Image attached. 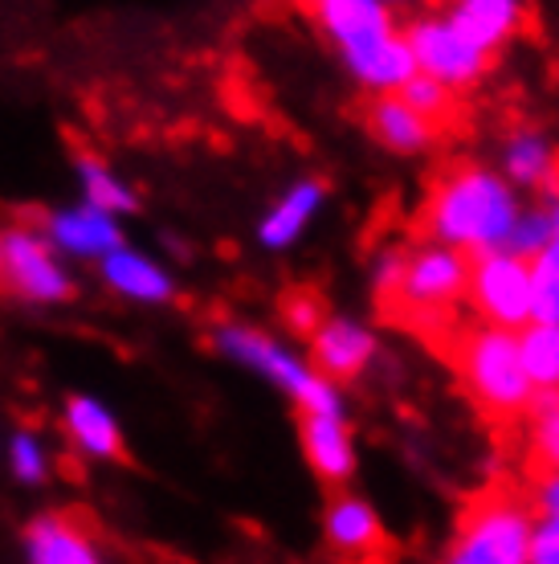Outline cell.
<instances>
[{"label": "cell", "instance_id": "1", "mask_svg": "<svg viewBox=\"0 0 559 564\" xmlns=\"http://www.w3.org/2000/svg\"><path fill=\"white\" fill-rule=\"evenodd\" d=\"M523 209V193L494 164L462 160L437 176L420 209V229L437 246H449L462 258H482L506 250Z\"/></svg>", "mask_w": 559, "mask_h": 564}, {"label": "cell", "instance_id": "2", "mask_svg": "<svg viewBox=\"0 0 559 564\" xmlns=\"http://www.w3.org/2000/svg\"><path fill=\"white\" fill-rule=\"evenodd\" d=\"M310 17L322 42L331 45L368 95H396L417 74L405 42V25L380 0H310Z\"/></svg>", "mask_w": 559, "mask_h": 564}, {"label": "cell", "instance_id": "3", "mask_svg": "<svg viewBox=\"0 0 559 564\" xmlns=\"http://www.w3.org/2000/svg\"><path fill=\"white\" fill-rule=\"evenodd\" d=\"M465 274L470 258L425 238L405 250H380L372 262V291L380 307L408 327H449L458 307H465Z\"/></svg>", "mask_w": 559, "mask_h": 564}, {"label": "cell", "instance_id": "4", "mask_svg": "<svg viewBox=\"0 0 559 564\" xmlns=\"http://www.w3.org/2000/svg\"><path fill=\"white\" fill-rule=\"evenodd\" d=\"M212 348L221 360H229L233 368L250 372L257 381H266L270 389H278L282 397H291L298 413H327V410H348L343 389L331 384L319 368L310 365V356L303 348H294L291 339L274 336L266 327L241 324H217L212 332Z\"/></svg>", "mask_w": 559, "mask_h": 564}, {"label": "cell", "instance_id": "5", "mask_svg": "<svg viewBox=\"0 0 559 564\" xmlns=\"http://www.w3.org/2000/svg\"><path fill=\"white\" fill-rule=\"evenodd\" d=\"M453 368L462 381L465 397L494 422H515L527 417L535 405V389L523 365L518 332L506 327L474 324L465 327L453 344Z\"/></svg>", "mask_w": 559, "mask_h": 564}, {"label": "cell", "instance_id": "6", "mask_svg": "<svg viewBox=\"0 0 559 564\" xmlns=\"http://www.w3.org/2000/svg\"><path fill=\"white\" fill-rule=\"evenodd\" d=\"M535 511L515 491H490L458 516L437 564H527Z\"/></svg>", "mask_w": 559, "mask_h": 564}, {"label": "cell", "instance_id": "7", "mask_svg": "<svg viewBox=\"0 0 559 564\" xmlns=\"http://www.w3.org/2000/svg\"><path fill=\"white\" fill-rule=\"evenodd\" d=\"M0 295L21 307H62L74 295V270L37 226H0Z\"/></svg>", "mask_w": 559, "mask_h": 564}, {"label": "cell", "instance_id": "8", "mask_svg": "<svg viewBox=\"0 0 559 564\" xmlns=\"http://www.w3.org/2000/svg\"><path fill=\"white\" fill-rule=\"evenodd\" d=\"M405 42H408V54H413L417 74L449 86L453 95L474 90L490 74V62H494V57H490L482 45L470 42L441 9H437V13H420L417 21H408Z\"/></svg>", "mask_w": 559, "mask_h": 564}, {"label": "cell", "instance_id": "9", "mask_svg": "<svg viewBox=\"0 0 559 564\" xmlns=\"http://www.w3.org/2000/svg\"><path fill=\"white\" fill-rule=\"evenodd\" d=\"M465 307L478 324L523 332L531 324V267H527V258H515L511 250L470 258Z\"/></svg>", "mask_w": 559, "mask_h": 564}, {"label": "cell", "instance_id": "10", "mask_svg": "<svg viewBox=\"0 0 559 564\" xmlns=\"http://www.w3.org/2000/svg\"><path fill=\"white\" fill-rule=\"evenodd\" d=\"M307 356L327 381L343 389V384L364 381L368 372L376 368L380 336L372 332V324L355 319V315L327 311L319 319V327L307 336Z\"/></svg>", "mask_w": 559, "mask_h": 564}, {"label": "cell", "instance_id": "11", "mask_svg": "<svg viewBox=\"0 0 559 564\" xmlns=\"http://www.w3.org/2000/svg\"><path fill=\"white\" fill-rule=\"evenodd\" d=\"M37 229H42L45 241L57 250V258H66L70 267L74 262H90V267H98V262L123 241L119 217L95 209V205H86V200H66V205L50 209Z\"/></svg>", "mask_w": 559, "mask_h": 564}, {"label": "cell", "instance_id": "12", "mask_svg": "<svg viewBox=\"0 0 559 564\" xmlns=\"http://www.w3.org/2000/svg\"><path fill=\"white\" fill-rule=\"evenodd\" d=\"M298 446L310 475L327 487H348L360 470V442L348 422V410L298 413Z\"/></svg>", "mask_w": 559, "mask_h": 564}, {"label": "cell", "instance_id": "13", "mask_svg": "<svg viewBox=\"0 0 559 564\" xmlns=\"http://www.w3.org/2000/svg\"><path fill=\"white\" fill-rule=\"evenodd\" d=\"M98 279L114 299H123L131 307H168L176 299V274L168 262L155 254L119 241L111 254L98 262Z\"/></svg>", "mask_w": 559, "mask_h": 564}, {"label": "cell", "instance_id": "14", "mask_svg": "<svg viewBox=\"0 0 559 564\" xmlns=\"http://www.w3.org/2000/svg\"><path fill=\"white\" fill-rule=\"evenodd\" d=\"M327 209V184L319 176H303V181H291L278 197L270 200L262 217H257V246L270 250V254H286L298 241L307 238L315 221Z\"/></svg>", "mask_w": 559, "mask_h": 564}, {"label": "cell", "instance_id": "15", "mask_svg": "<svg viewBox=\"0 0 559 564\" xmlns=\"http://www.w3.org/2000/svg\"><path fill=\"white\" fill-rule=\"evenodd\" d=\"M25 564H107V552L83 520L66 511H42L21 536Z\"/></svg>", "mask_w": 559, "mask_h": 564}, {"label": "cell", "instance_id": "16", "mask_svg": "<svg viewBox=\"0 0 559 564\" xmlns=\"http://www.w3.org/2000/svg\"><path fill=\"white\" fill-rule=\"evenodd\" d=\"M322 540L343 561H368L384 544V520L372 508V499L355 491H339L322 508Z\"/></svg>", "mask_w": 559, "mask_h": 564}, {"label": "cell", "instance_id": "17", "mask_svg": "<svg viewBox=\"0 0 559 564\" xmlns=\"http://www.w3.org/2000/svg\"><path fill=\"white\" fill-rule=\"evenodd\" d=\"M62 430H66V442L74 446V454H83L86 463H114L123 454V422L95 393L66 397Z\"/></svg>", "mask_w": 559, "mask_h": 564}, {"label": "cell", "instance_id": "18", "mask_svg": "<svg viewBox=\"0 0 559 564\" xmlns=\"http://www.w3.org/2000/svg\"><path fill=\"white\" fill-rule=\"evenodd\" d=\"M506 181L515 184L518 193H556L559 188V148L556 140L539 128H515L498 148V164Z\"/></svg>", "mask_w": 559, "mask_h": 564}, {"label": "cell", "instance_id": "19", "mask_svg": "<svg viewBox=\"0 0 559 564\" xmlns=\"http://www.w3.org/2000/svg\"><path fill=\"white\" fill-rule=\"evenodd\" d=\"M441 13L490 57L503 54L527 25V0H446Z\"/></svg>", "mask_w": 559, "mask_h": 564}, {"label": "cell", "instance_id": "20", "mask_svg": "<svg viewBox=\"0 0 559 564\" xmlns=\"http://www.w3.org/2000/svg\"><path fill=\"white\" fill-rule=\"evenodd\" d=\"M368 135L392 155H420L437 143V123L425 119L417 107H408L401 95H376L368 102Z\"/></svg>", "mask_w": 559, "mask_h": 564}, {"label": "cell", "instance_id": "21", "mask_svg": "<svg viewBox=\"0 0 559 564\" xmlns=\"http://www.w3.org/2000/svg\"><path fill=\"white\" fill-rule=\"evenodd\" d=\"M74 184H78V200H86V205H95V209H102V213H111L119 221H123L127 213H135V205H140L131 181H127L119 169H111L107 160H98V155H83V160L74 164Z\"/></svg>", "mask_w": 559, "mask_h": 564}, {"label": "cell", "instance_id": "22", "mask_svg": "<svg viewBox=\"0 0 559 564\" xmlns=\"http://www.w3.org/2000/svg\"><path fill=\"white\" fill-rule=\"evenodd\" d=\"M539 200H544L547 221H551V238L527 262L531 267V324H551V319H559V188Z\"/></svg>", "mask_w": 559, "mask_h": 564}, {"label": "cell", "instance_id": "23", "mask_svg": "<svg viewBox=\"0 0 559 564\" xmlns=\"http://www.w3.org/2000/svg\"><path fill=\"white\" fill-rule=\"evenodd\" d=\"M523 365L531 377L535 401L539 397H559V319L551 324H527L518 332Z\"/></svg>", "mask_w": 559, "mask_h": 564}, {"label": "cell", "instance_id": "24", "mask_svg": "<svg viewBox=\"0 0 559 564\" xmlns=\"http://www.w3.org/2000/svg\"><path fill=\"white\" fill-rule=\"evenodd\" d=\"M0 458H4V470L21 487H42L54 475V451H50L45 434H37V430H13L0 446Z\"/></svg>", "mask_w": 559, "mask_h": 564}, {"label": "cell", "instance_id": "25", "mask_svg": "<svg viewBox=\"0 0 559 564\" xmlns=\"http://www.w3.org/2000/svg\"><path fill=\"white\" fill-rule=\"evenodd\" d=\"M527 454L535 475H559V397H539L527 413Z\"/></svg>", "mask_w": 559, "mask_h": 564}, {"label": "cell", "instance_id": "26", "mask_svg": "<svg viewBox=\"0 0 559 564\" xmlns=\"http://www.w3.org/2000/svg\"><path fill=\"white\" fill-rule=\"evenodd\" d=\"M547 238H551V221H547L544 200H535V205L523 200V209H518V217H515V229H511V238H506V250L515 258H527V262H531L547 246Z\"/></svg>", "mask_w": 559, "mask_h": 564}, {"label": "cell", "instance_id": "27", "mask_svg": "<svg viewBox=\"0 0 559 564\" xmlns=\"http://www.w3.org/2000/svg\"><path fill=\"white\" fill-rule=\"evenodd\" d=\"M396 95H401L408 107H417L425 119H434L437 128H441V119H446V115H453V102H458V95H453L449 86L434 83V78H425V74H413Z\"/></svg>", "mask_w": 559, "mask_h": 564}, {"label": "cell", "instance_id": "28", "mask_svg": "<svg viewBox=\"0 0 559 564\" xmlns=\"http://www.w3.org/2000/svg\"><path fill=\"white\" fill-rule=\"evenodd\" d=\"M327 315V307H322L319 295H310V291H294V295L282 299V319H286V327H291L294 336L307 339L315 327H319V319Z\"/></svg>", "mask_w": 559, "mask_h": 564}, {"label": "cell", "instance_id": "29", "mask_svg": "<svg viewBox=\"0 0 559 564\" xmlns=\"http://www.w3.org/2000/svg\"><path fill=\"white\" fill-rule=\"evenodd\" d=\"M527 503H531L535 520L559 523V475H535Z\"/></svg>", "mask_w": 559, "mask_h": 564}, {"label": "cell", "instance_id": "30", "mask_svg": "<svg viewBox=\"0 0 559 564\" xmlns=\"http://www.w3.org/2000/svg\"><path fill=\"white\" fill-rule=\"evenodd\" d=\"M527 564H559V523L535 520L531 561Z\"/></svg>", "mask_w": 559, "mask_h": 564}, {"label": "cell", "instance_id": "31", "mask_svg": "<svg viewBox=\"0 0 559 564\" xmlns=\"http://www.w3.org/2000/svg\"><path fill=\"white\" fill-rule=\"evenodd\" d=\"M380 4H388L392 13H396V9H405V4H417V0H380Z\"/></svg>", "mask_w": 559, "mask_h": 564}, {"label": "cell", "instance_id": "32", "mask_svg": "<svg viewBox=\"0 0 559 564\" xmlns=\"http://www.w3.org/2000/svg\"><path fill=\"white\" fill-rule=\"evenodd\" d=\"M307 4H310V0H307Z\"/></svg>", "mask_w": 559, "mask_h": 564}]
</instances>
